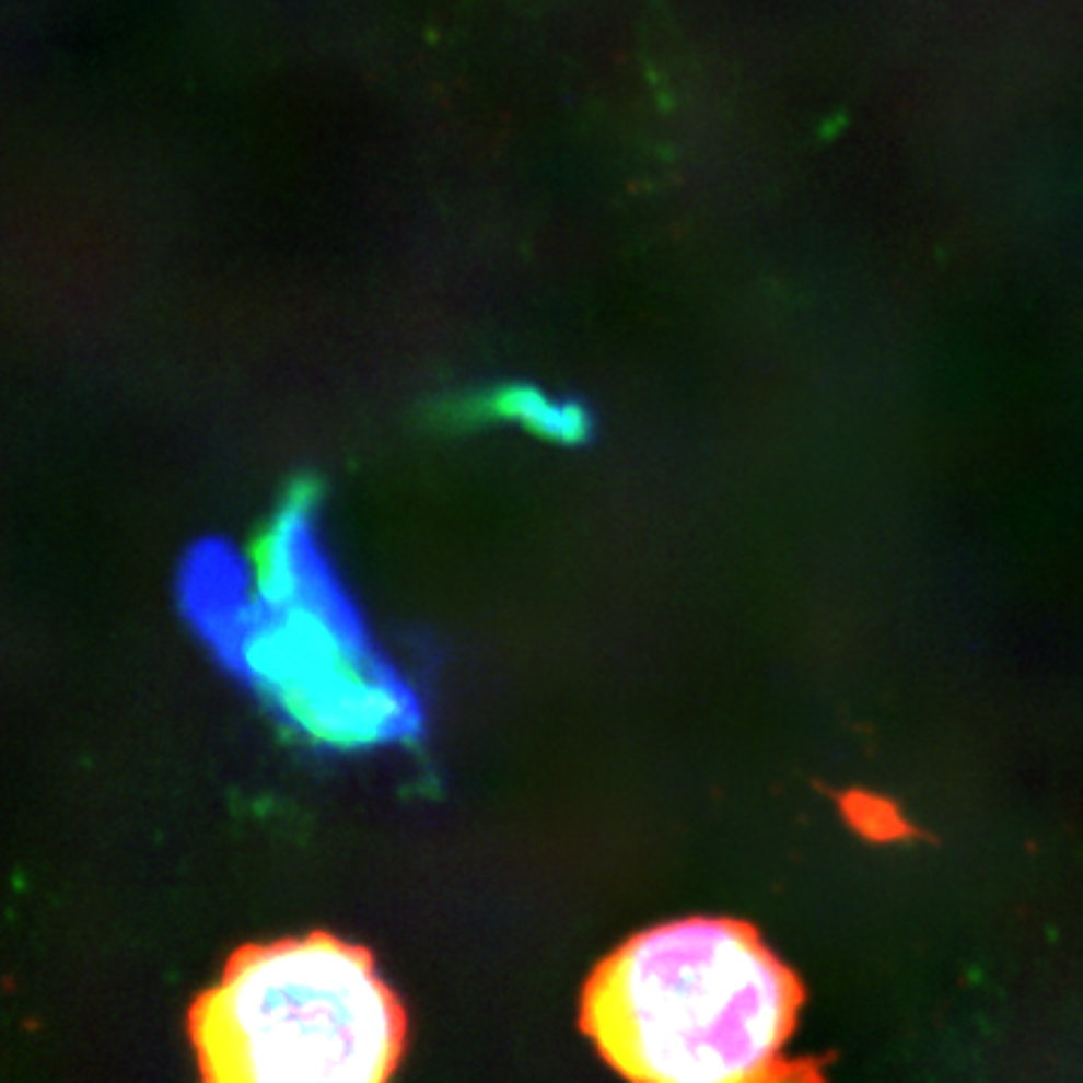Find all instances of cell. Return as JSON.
<instances>
[{
    "mask_svg": "<svg viewBox=\"0 0 1083 1083\" xmlns=\"http://www.w3.org/2000/svg\"><path fill=\"white\" fill-rule=\"evenodd\" d=\"M801 1009V978L756 927L692 915L602 957L578 1026L626 1081L758 1083L797 1074L785 1047Z\"/></svg>",
    "mask_w": 1083,
    "mask_h": 1083,
    "instance_id": "1",
    "label": "cell"
},
{
    "mask_svg": "<svg viewBox=\"0 0 1083 1083\" xmlns=\"http://www.w3.org/2000/svg\"><path fill=\"white\" fill-rule=\"evenodd\" d=\"M211 1083H383L407 1053V1009L371 948L313 930L247 942L187 1017Z\"/></svg>",
    "mask_w": 1083,
    "mask_h": 1083,
    "instance_id": "2",
    "label": "cell"
}]
</instances>
